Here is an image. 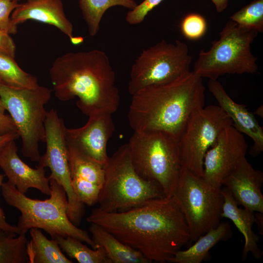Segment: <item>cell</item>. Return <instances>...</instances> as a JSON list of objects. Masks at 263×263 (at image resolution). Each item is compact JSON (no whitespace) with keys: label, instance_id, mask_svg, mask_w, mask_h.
Instances as JSON below:
<instances>
[{"label":"cell","instance_id":"16","mask_svg":"<svg viewBox=\"0 0 263 263\" xmlns=\"http://www.w3.org/2000/svg\"><path fill=\"white\" fill-rule=\"evenodd\" d=\"M0 168L7 178V182L19 191L25 194L28 189L36 188L50 195V180L44 168L33 169L24 163L18 154L15 141L9 142L0 152Z\"/></svg>","mask_w":263,"mask_h":263},{"label":"cell","instance_id":"19","mask_svg":"<svg viewBox=\"0 0 263 263\" xmlns=\"http://www.w3.org/2000/svg\"><path fill=\"white\" fill-rule=\"evenodd\" d=\"M221 191L224 197L222 218L230 219L244 237L243 260H246L249 253L255 259H261L262 253L258 244L259 237L252 228L255 222L254 212L244 208L239 207L230 192L225 187L223 188H221Z\"/></svg>","mask_w":263,"mask_h":263},{"label":"cell","instance_id":"33","mask_svg":"<svg viewBox=\"0 0 263 263\" xmlns=\"http://www.w3.org/2000/svg\"><path fill=\"white\" fill-rule=\"evenodd\" d=\"M16 45L7 31L0 29V54L15 58Z\"/></svg>","mask_w":263,"mask_h":263},{"label":"cell","instance_id":"6","mask_svg":"<svg viewBox=\"0 0 263 263\" xmlns=\"http://www.w3.org/2000/svg\"><path fill=\"white\" fill-rule=\"evenodd\" d=\"M128 144L137 173L172 197L182 169L178 139L160 131H134Z\"/></svg>","mask_w":263,"mask_h":263},{"label":"cell","instance_id":"17","mask_svg":"<svg viewBox=\"0 0 263 263\" xmlns=\"http://www.w3.org/2000/svg\"><path fill=\"white\" fill-rule=\"evenodd\" d=\"M208 88L218 106L232 120V125L252 140L253 144L250 150V155H259L263 151V130L254 113L249 112L245 105L235 102L217 79H209Z\"/></svg>","mask_w":263,"mask_h":263},{"label":"cell","instance_id":"35","mask_svg":"<svg viewBox=\"0 0 263 263\" xmlns=\"http://www.w3.org/2000/svg\"><path fill=\"white\" fill-rule=\"evenodd\" d=\"M18 132L11 117L0 113V135Z\"/></svg>","mask_w":263,"mask_h":263},{"label":"cell","instance_id":"3","mask_svg":"<svg viewBox=\"0 0 263 263\" xmlns=\"http://www.w3.org/2000/svg\"><path fill=\"white\" fill-rule=\"evenodd\" d=\"M202 78L189 71L175 80L132 95L128 114L134 131H160L179 139L193 113L204 106Z\"/></svg>","mask_w":263,"mask_h":263},{"label":"cell","instance_id":"20","mask_svg":"<svg viewBox=\"0 0 263 263\" xmlns=\"http://www.w3.org/2000/svg\"><path fill=\"white\" fill-rule=\"evenodd\" d=\"M89 231L96 248H104L110 263H150L141 252L122 242L102 227L91 223Z\"/></svg>","mask_w":263,"mask_h":263},{"label":"cell","instance_id":"29","mask_svg":"<svg viewBox=\"0 0 263 263\" xmlns=\"http://www.w3.org/2000/svg\"><path fill=\"white\" fill-rule=\"evenodd\" d=\"M180 29L183 35L190 40L201 38L207 30V23L203 16L198 13H189L182 20Z\"/></svg>","mask_w":263,"mask_h":263},{"label":"cell","instance_id":"10","mask_svg":"<svg viewBox=\"0 0 263 263\" xmlns=\"http://www.w3.org/2000/svg\"><path fill=\"white\" fill-rule=\"evenodd\" d=\"M173 196L187 221L189 241H196L220 223L224 203L221 188H212L202 177L182 169Z\"/></svg>","mask_w":263,"mask_h":263},{"label":"cell","instance_id":"1","mask_svg":"<svg viewBox=\"0 0 263 263\" xmlns=\"http://www.w3.org/2000/svg\"><path fill=\"white\" fill-rule=\"evenodd\" d=\"M86 220L139 251L150 263L170 262L190 239L187 221L173 196L121 211L94 208Z\"/></svg>","mask_w":263,"mask_h":263},{"label":"cell","instance_id":"18","mask_svg":"<svg viewBox=\"0 0 263 263\" xmlns=\"http://www.w3.org/2000/svg\"><path fill=\"white\" fill-rule=\"evenodd\" d=\"M11 19L16 26L33 20L55 26L69 38L74 36L73 25L65 14L61 0H26L14 10Z\"/></svg>","mask_w":263,"mask_h":263},{"label":"cell","instance_id":"31","mask_svg":"<svg viewBox=\"0 0 263 263\" xmlns=\"http://www.w3.org/2000/svg\"><path fill=\"white\" fill-rule=\"evenodd\" d=\"M163 0H144L132 10H130L126 16V21L132 25L141 23L147 15Z\"/></svg>","mask_w":263,"mask_h":263},{"label":"cell","instance_id":"2","mask_svg":"<svg viewBox=\"0 0 263 263\" xmlns=\"http://www.w3.org/2000/svg\"><path fill=\"white\" fill-rule=\"evenodd\" d=\"M49 75L56 97L63 102L77 97V107L88 116L112 114L119 107L115 72L103 51L67 53L54 60Z\"/></svg>","mask_w":263,"mask_h":263},{"label":"cell","instance_id":"32","mask_svg":"<svg viewBox=\"0 0 263 263\" xmlns=\"http://www.w3.org/2000/svg\"><path fill=\"white\" fill-rule=\"evenodd\" d=\"M19 4L16 0H0V29L7 31L10 34L17 32V26L12 23L10 15Z\"/></svg>","mask_w":263,"mask_h":263},{"label":"cell","instance_id":"21","mask_svg":"<svg viewBox=\"0 0 263 263\" xmlns=\"http://www.w3.org/2000/svg\"><path fill=\"white\" fill-rule=\"evenodd\" d=\"M232 235L228 222H220L218 226L200 237L195 244L186 250L178 251L171 259L173 263H201L209 251L221 241H225Z\"/></svg>","mask_w":263,"mask_h":263},{"label":"cell","instance_id":"34","mask_svg":"<svg viewBox=\"0 0 263 263\" xmlns=\"http://www.w3.org/2000/svg\"><path fill=\"white\" fill-rule=\"evenodd\" d=\"M4 179V175L0 174V189ZM0 229L5 231L13 232L17 235L20 234V231L16 225L9 224L6 220L4 213L0 206Z\"/></svg>","mask_w":263,"mask_h":263},{"label":"cell","instance_id":"38","mask_svg":"<svg viewBox=\"0 0 263 263\" xmlns=\"http://www.w3.org/2000/svg\"><path fill=\"white\" fill-rule=\"evenodd\" d=\"M255 214V223L257 225L260 234H263V213L256 212Z\"/></svg>","mask_w":263,"mask_h":263},{"label":"cell","instance_id":"26","mask_svg":"<svg viewBox=\"0 0 263 263\" xmlns=\"http://www.w3.org/2000/svg\"><path fill=\"white\" fill-rule=\"evenodd\" d=\"M0 79L3 84L17 89H35L39 86L37 77L24 71L14 58L0 54Z\"/></svg>","mask_w":263,"mask_h":263},{"label":"cell","instance_id":"15","mask_svg":"<svg viewBox=\"0 0 263 263\" xmlns=\"http://www.w3.org/2000/svg\"><path fill=\"white\" fill-rule=\"evenodd\" d=\"M263 172L253 168L245 157L224 179L222 186L238 205L251 211L263 213Z\"/></svg>","mask_w":263,"mask_h":263},{"label":"cell","instance_id":"24","mask_svg":"<svg viewBox=\"0 0 263 263\" xmlns=\"http://www.w3.org/2000/svg\"><path fill=\"white\" fill-rule=\"evenodd\" d=\"M67 145L71 178L86 180L102 188L105 177L104 166Z\"/></svg>","mask_w":263,"mask_h":263},{"label":"cell","instance_id":"11","mask_svg":"<svg viewBox=\"0 0 263 263\" xmlns=\"http://www.w3.org/2000/svg\"><path fill=\"white\" fill-rule=\"evenodd\" d=\"M232 121L218 105L194 111L178 139L182 169L202 177L205 154Z\"/></svg>","mask_w":263,"mask_h":263},{"label":"cell","instance_id":"25","mask_svg":"<svg viewBox=\"0 0 263 263\" xmlns=\"http://www.w3.org/2000/svg\"><path fill=\"white\" fill-rule=\"evenodd\" d=\"M53 239L69 257L75 259L79 263H110L106 252L102 247L91 249L82 242L70 236H57Z\"/></svg>","mask_w":263,"mask_h":263},{"label":"cell","instance_id":"42","mask_svg":"<svg viewBox=\"0 0 263 263\" xmlns=\"http://www.w3.org/2000/svg\"><path fill=\"white\" fill-rule=\"evenodd\" d=\"M0 83H2V84H3V83H2V81L1 80V79H0Z\"/></svg>","mask_w":263,"mask_h":263},{"label":"cell","instance_id":"27","mask_svg":"<svg viewBox=\"0 0 263 263\" xmlns=\"http://www.w3.org/2000/svg\"><path fill=\"white\" fill-rule=\"evenodd\" d=\"M17 235L0 229V263H29L26 234Z\"/></svg>","mask_w":263,"mask_h":263},{"label":"cell","instance_id":"30","mask_svg":"<svg viewBox=\"0 0 263 263\" xmlns=\"http://www.w3.org/2000/svg\"><path fill=\"white\" fill-rule=\"evenodd\" d=\"M72 186L78 200L89 206L98 203L101 188L96 184L78 178H71Z\"/></svg>","mask_w":263,"mask_h":263},{"label":"cell","instance_id":"14","mask_svg":"<svg viewBox=\"0 0 263 263\" xmlns=\"http://www.w3.org/2000/svg\"><path fill=\"white\" fill-rule=\"evenodd\" d=\"M114 130L112 114L100 113L89 116L81 127L66 128L65 135L69 145L104 166L109 157L107 145Z\"/></svg>","mask_w":263,"mask_h":263},{"label":"cell","instance_id":"28","mask_svg":"<svg viewBox=\"0 0 263 263\" xmlns=\"http://www.w3.org/2000/svg\"><path fill=\"white\" fill-rule=\"evenodd\" d=\"M238 25L257 31H263V0H254L230 17Z\"/></svg>","mask_w":263,"mask_h":263},{"label":"cell","instance_id":"13","mask_svg":"<svg viewBox=\"0 0 263 263\" xmlns=\"http://www.w3.org/2000/svg\"><path fill=\"white\" fill-rule=\"evenodd\" d=\"M247 149L242 133L232 125L225 128L205 154L202 178L212 188H221L224 179L245 157Z\"/></svg>","mask_w":263,"mask_h":263},{"label":"cell","instance_id":"41","mask_svg":"<svg viewBox=\"0 0 263 263\" xmlns=\"http://www.w3.org/2000/svg\"><path fill=\"white\" fill-rule=\"evenodd\" d=\"M261 108H258L255 112H257V113H256L258 115H259L260 116H261V109H262Z\"/></svg>","mask_w":263,"mask_h":263},{"label":"cell","instance_id":"12","mask_svg":"<svg viewBox=\"0 0 263 263\" xmlns=\"http://www.w3.org/2000/svg\"><path fill=\"white\" fill-rule=\"evenodd\" d=\"M66 128L63 119L55 109L47 111L45 121L46 149L40 156L38 166L49 168V179L55 180L64 189L68 200V216L77 225L84 214V204L78 200L72 186Z\"/></svg>","mask_w":263,"mask_h":263},{"label":"cell","instance_id":"8","mask_svg":"<svg viewBox=\"0 0 263 263\" xmlns=\"http://www.w3.org/2000/svg\"><path fill=\"white\" fill-rule=\"evenodd\" d=\"M52 92L40 85L35 89H17L0 83V99L21 137L22 154L34 162H39V143L45 142V106Z\"/></svg>","mask_w":263,"mask_h":263},{"label":"cell","instance_id":"43","mask_svg":"<svg viewBox=\"0 0 263 263\" xmlns=\"http://www.w3.org/2000/svg\"><path fill=\"white\" fill-rule=\"evenodd\" d=\"M16 0L18 1H19L21 0Z\"/></svg>","mask_w":263,"mask_h":263},{"label":"cell","instance_id":"4","mask_svg":"<svg viewBox=\"0 0 263 263\" xmlns=\"http://www.w3.org/2000/svg\"><path fill=\"white\" fill-rule=\"evenodd\" d=\"M49 180L50 198L44 200L29 198L7 182L2 183L0 189L4 200L20 212L17 225L20 234L37 228L45 231L52 239L57 236H70L96 249L88 232L77 227L69 219L68 200L63 188L55 180Z\"/></svg>","mask_w":263,"mask_h":263},{"label":"cell","instance_id":"36","mask_svg":"<svg viewBox=\"0 0 263 263\" xmlns=\"http://www.w3.org/2000/svg\"><path fill=\"white\" fill-rule=\"evenodd\" d=\"M19 137V135L18 132H11L0 135V152L9 142L15 141Z\"/></svg>","mask_w":263,"mask_h":263},{"label":"cell","instance_id":"9","mask_svg":"<svg viewBox=\"0 0 263 263\" xmlns=\"http://www.w3.org/2000/svg\"><path fill=\"white\" fill-rule=\"evenodd\" d=\"M192 57L188 45L165 39L142 50L132 65L128 91L132 95L149 86L170 82L190 71Z\"/></svg>","mask_w":263,"mask_h":263},{"label":"cell","instance_id":"5","mask_svg":"<svg viewBox=\"0 0 263 263\" xmlns=\"http://www.w3.org/2000/svg\"><path fill=\"white\" fill-rule=\"evenodd\" d=\"M105 177L98 203L99 209L121 211L165 197L156 182L144 179L135 171L128 143L121 146L104 166Z\"/></svg>","mask_w":263,"mask_h":263},{"label":"cell","instance_id":"7","mask_svg":"<svg viewBox=\"0 0 263 263\" xmlns=\"http://www.w3.org/2000/svg\"><path fill=\"white\" fill-rule=\"evenodd\" d=\"M258 34L230 19L220 33L219 39L212 42L208 51L200 52L192 71L202 78L214 79L225 74L257 73V58L251 46Z\"/></svg>","mask_w":263,"mask_h":263},{"label":"cell","instance_id":"39","mask_svg":"<svg viewBox=\"0 0 263 263\" xmlns=\"http://www.w3.org/2000/svg\"><path fill=\"white\" fill-rule=\"evenodd\" d=\"M71 43L73 45H78L81 44L84 41V38L81 36H73L70 38Z\"/></svg>","mask_w":263,"mask_h":263},{"label":"cell","instance_id":"23","mask_svg":"<svg viewBox=\"0 0 263 263\" xmlns=\"http://www.w3.org/2000/svg\"><path fill=\"white\" fill-rule=\"evenodd\" d=\"M78 3L89 34L92 37L97 34L103 16L108 9L120 6L130 10L138 4L135 0H78Z\"/></svg>","mask_w":263,"mask_h":263},{"label":"cell","instance_id":"22","mask_svg":"<svg viewBox=\"0 0 263 263\" xmlns=\"http://www.w3.org/2000/svg\"><path fill=\"white\" fill-rule=\"evenodd\" d=\"M31 240L26 246L29 263H72L61 251L54 239H48L40 229L30 230Z\"/></svg>","mask_w":263,"mask_h":263},{"label":"cell","instance_id":"40","mask_svg":"<svg viewBox=\"0 0 263 263\" xmlns=\"http://www.w3.org/2000/svg\"><path fill=\"white\" fill-rule=\"evenodd\" d=\"M6 111L0 99V113L3 114H4L5 111Z\"/></svg>","mask_w":263,"mask_h":263},{"label":"cell","instance_id":"37","mask_svg":"<svg viewBox=\"0 0 263 263\" xmlns=\"http://www.w3.org/2000/svg\"><path fill=\"white\" fill-rule=\"evenodd\" d=\"M218 12L224 11L227 7L228 0H211Z\"/></svg>","mask_w":263,"mask_h":263}]
</instances>
